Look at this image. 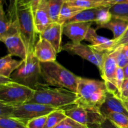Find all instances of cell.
Masks as SVG:
<instances>
[{"mask_svg":"<svg viewBox=\"0 0 128 128\" xmlns=\"http://www.w3.org/2000/svg\"><path fill=\"white\" fill-rule=\"evenodd\" d=\"M8 17L11 26L24 42L28 54L34 52L38 33L31 6L23 0H13L8 10Z\"/></svg>","mask_w":128,"mask_h":128,"instance_id":"obj_1","label":"cell"},{"mask_svg":"<svg viewBox=\"0 0 128 128\" xmlns=\"http://www.w3.org/2000/svg\"><path fill=\"white\" fill-rule=\"evenodd\" d=\"M35 92L28 103H36L56 109H62L75 104L78 100V94L68 90L60 88H52L40 82L33 88Z\"/></svg>","mask_w":128,"mask_h":128,"instance_id":"obj_2","label":"cell"},{"mask_svg":"<svg viewBox=\"0 0 128 128\" xmlns=\"http://www.w3.org/2000/svg\"><path fill=\"white\" fill-rule=\"evenodd\" d=\"M41 77L46 84L68 90L77 94L80 76L75 75L56 61L41 62Z\"/></svg>","mask_w":128,"mask_h":128,"instance_id":"obj_3","label":"cell"},{"mask_svg":"<svg viewBox=\"0 0 128 128\" xmlns=\"http://www.w3.org/2000/svg\"><path fill=\"white\" fill-rule=\"evenodd\" d=\"M108 90L104 81L80 78L78 84V100L75 104L100 110Z\"/></svg>","mask_w":128,"mask_h":128,"instance_id":"obj_4","label":"cell"},{"mask_svg":"<svg viewBox=\"0 0 128 128\" xmlns=\"http://www.w3.org/2000/svg\"><path fill=\"white\" fill-rule=\"evenodd\" d=\"M33 88L15 81L0 85V103L11 106L28 103L33 97Z\"/></svg>","mask_w":128,"mask_h":128,"instance_id":"obj_5","label":"cell"},{"mask_svg":"<svg viewBox=\"0 0 128 128\" xmlns=\"http://www.w3.org/2000/svg\"><path fill=\"white\" fill-rule=\"evenodd\" d=\"M41 76L40 61L36 58L34 52L28 55L23 64L11 75L14 81L33 88L39 83Z\"/></svg>","mask_w":128,"mask_h":128,"instance_id":"obj_6","label":"cell"},{"mask_svg":"<svg viewBox=\"0 0 128 128\" xmlns=\"http://www.w3.org/2000/svg\"><path fill=\"white\" fill-rule=\"evenodd\" d=\"M62 109L68 117L88 127L101 124L106 120L98 109L79 104H74Z\"/></svg>","mask_w":128,"mask_h":128,"instance_id":"obj_7","label":"cell"},{"mask_svg":"<svg viewBox=\"0 0 128 128\" xmlns=\"http://www.w3.org/2000/svg\"><path fill=\"white\" fill-rule=\"evenodd\" d=\"M11 118L18 119L27 124L30 120L41 116H46L56 108L36 103H26L12 106Z\"/></svg>","mask_w":128,"mask_h":128,"instance_id":"obj_8","label":"cell"},{"mask_svg":"<svg viewBox=\"0 0 128 128\" xmlns=\"http://www.w3.org/2000/svg\"><path fill=\"white\" fill-rule=\"evenodd\" d=\"M62 50L71 54L80 56L97 66L100 70L101 69L103 62L104 52L96 51L91 46H86L81 43L74 44L71 42L64 45Z\"/></svg>","mask_w":128,"mask_h":128,"instance_id":"obj_9","label":"cell"},{"mask_svg":"<svg viewBox=\"0 0 128 128\" xmlns=\"http://www.w3.org/2000/svg\"><path fill=\"white\" fill-rule=\"evenodd\" d=\"M117 63L114 56L108 52H104L103 62L100 70L101 77L103 79L108 92L114 94L120 98V93L116 84V72L118 70Z\"/></svg>","mask_w":128,"mask_h":128,"instance_id":"obj_10","label":"cell"},{"mask_svg":"<svg viewBox=\"0 0 128 128\" xmlns=\"http://www.w3.org/2000/svg\"><path fill=\"white\" fill-rule=\"evenodd\" d=\"M92 22H75L64 24L63 34L68 37L74 44H80L85 40Z\"/></svg>","mask_w":128,"mask_h":128,"instance_id":"obj_11","label":"cell"},{"mask_svg":"<svg viewBox=\"0 0 128 128\" xmlns=\"http://www.w3.org/2000/svg\"><path fill=\"white\" fill-rule=\"evenodd\" d=\"M100 111L106 118L108 115L112 112L123 114L128 117V110L124 102L110 92H108L105 102L100 108Z\"/></svg>","mask_w":128,"mask_h":128,"instance_id":"obj_12","label":"cell"},{"mask_svg":"<svg viewBox=\"0 0 128 128\" xmlns=\"http://www.w3.org/2000/svg\"><path fill=\"white\" fill-rule=\"evenodd\" d=\"M62 34L63 25L59 22H52L43 32L40 34V38L44 39L50 42L58 54L62 50Z\"/></svg>","mask_w":128,"mask_h":128,"instance_id":"obj_13","label":"cell"},{"mask_svg":"<svg viewBox=\"0 0 128 128\" xmlns=\"http://www.w3.org/2000/svg\"><path fill=\"white\" fill-rule=\"evenodd\" d=\"M11 56H18L24 61L28 57V51L24 42L18 33L6 37L2 40Z\"/></svg>","mask_w":128,"mask_h":128,"instance_id":"obj_14","label":"cell"},{"mask_svg":"<svg viewBox=\"0 0 128 128\" xmlns=\"http://www.w3.org/2000/svg\"><path fill=\"white\" fill-rule=\"evenodd\" d=\"M57 52L52 45L47 40L40 38L34 50V54L41 62L55 61Z\"/></svg>","mask_w":128,"mask_h":128,"instance_id":"obj_15","label":"cell"},{"mask_svg":"<svg viewBox=\"0 0 128 128\" xmlns=\"http://www.w3.org/2000/svg\"><path fill=\"white\" fill-rule=\"evenodd\" d=\"M85 40L91 44V46L96 51L100 52H109L114 44V40L99 36L96 30L91 28L89 30Z\"/></svg>","mask_w":128,"mask_h":128,"instance_id":"obj_16","label":"cell"},{"mask_svg":"<svg viewBox=\"0 0 128 128\" xmlns=\"http://www.w3.org/2000/svg\"><path fill=\"white\" fill-rule=\"evenodd\" d=\"M34 21L36 32L40 35L52 23L47 10L42 1L40 2L39 7L34 13Z\"/></svg>","mask_w":128,"mask_h":128,"instance_id":"obj_17","label":"cell"},{"mask_svg":"<svg viewBox=\"0 0 128 128\" xmlns=\"http://www.w3.org/2000/svg\"><path fill=\"white\" fill-rule=\"evenodd\" d=\"M23 60H13L10 54L4 56L0 60V75L11 78L12 72L16 71L23 64Z\"/></svg>","mask_w":128,"mask_h":128,"instance_id":"obj_18","label":"cell"},{"mask_svg":"<svg viewBox=\"0 0 128 128\" xmlns=\"http://www.w3.org/2000/svg\"><path fill=\"white\" fill-rule=\"evenodd\" d=\"M128 28V21L121 20V19L112 18L108 23L100 26L98 29L105 28L111 30L114 35V40H117L122 35L124 34Z\"/></svg>","mask_w":128,"mask_h":128,"instance_id":"obj_19","label":"cell"},{"mask_svg":"<svg viewBox=\"0 0 128 128\" xmlns=\"http://www.w3.org/2000/svg\"><path fill=\"white\" fill-rule=\"evenodd\" d=\"M100 7L83 10L73 18L67 21L64 24L75 22H96L98 17Z\"/></svg>","mask_w":128,"mask_h":128,"instance_id":"obj_20","label":"cell"},{"mask_svg":"<svg viewBox=\"0 0 128 128\" xmlns=\"http://www.w3.org/2000/svg\"><path fill=\"white\" fill-rule=\"evenodd\" d=\"M44 5L52 22H58L60 14L65 0H41Z\"/></svg>","mask_w":128,"mask_h":128,"instance_id":"obj_21","label":"cell"},{"mask_svg":"<svg viewBox=\"0 0 128 128\" xmlns=\"http://www.w3.org/2000/svg\"><path fill=\"white\" fill-rule=\"evenodd\" d=\"M17 33L15 29L11 26L8 18L6 16L4 11L3 4L1 2L0 7V40L2 41L4 38L14 34Z\"/></svg>","mask_w":128,"mask_h":128,"instance_id":"obj_22","label":"cell"},{"mask_svg":"<svg viewBox=\"0 0 128 128\" xmlns=\"http://www.w3.org/2000/svg\"><path fill=\"white\" fill-rule=\"evenodd\" d=\"M83 10H84L80 8L70 6L65 1L61 10V12H60L58 22L61 24L64 25L67 21L73 18L74 16L78 14Z\"/></svg>","mask_w":128,"mask_h":128,"instance_id":"obj_23","label":"cell"},{"mask_svg":"<svg viewBox=\"0 0 128 128\" xmlns=\"http://www.w3.org/2000/svg\"><path fill=\"white\" fill-rule=\"evenodd\" d=\"M67 117L63 109H57L48 115L44 128H54Z\"/></svg>","mask_w":128,"mask_h":128,"instance_id":"obj_24","label":"cell"},{"mask_svg":"<svg viewBox=\"0 0 128 128\" xmlns=\"http://www.w3.org/2000/svg\"><path fill=\"white\" fill-rule=\"evenodd\" d=\"M110 12L112 18L128 21V3H121L110 8Z\"/></svg>","mask_w":128,"mask_h":128,"instance_id":"obj_25","label":"cell"},{"mask_svg":"<svg viewBox=\"0 0 128 128\" xmlns=\"http://www.w3.org/2000/svg\"><path fill=\"white\" fill-rule=\"evenodd\" d=\"M66 2L70 6L80 8L84 10L102 6V0H76Z\"/></svg>","mask_w":128,"mask_h":128,"instance_id":"obj_26","label":"cell"},{"mask_svg":"<svg viewBox=\"0 0 128 128\" xmlns=\"http://www.w3.org/2000/svg\"><path fill=\"white\" fill-rule=\"evenodd\" d=\"M115 126L118 128H128V117L123 114L112 112L106 116Z\"/></svg>","mask_w":128,"mask_h":128,"instance_id":"obj_27","label":"cell"},{"mask_svg":"<svg viewBox=\"0 0 128 128\" xmlns=\"http://www.w3.org/2000/svg\"><path fill=\"white\" fill-rule=\"evenodd\" d=\"M0 128H27L24 121L13 118L0 117Z\"/></svg>","mask_w":128,"mask_h":128,"instance_id":"obj_28","label":"cell"},{"mask_svg":"<svg viewBox=\"0 0 128 128\" xmlns=\"http://www.w3.org/2000/svg\"><path fill=\"white\" fill-rule=\"evenodd\" d=\"M110 8L109 6H101L100 8L98 17L96 24H97V28L104 24L108 23L112 19V16L110 12Z\"/></svg>","mask_w":128,"mask_h":128,"instance_id":"obj_29","label":"cell"},{"mask_svg":"<svg viewBox=\"0 0 128 128\" xmlns=\"http://www.w3.org/2000/svg\"><path fill=\"white\" fill-rule=\"evenodd\" d=\"M110 53L115 58L118 67L124 68L128 64V58L125 55L121 47L118 48Z\"/></svg>","mask_w":128,"mask_h":128,"instance_id":"obj_30","label":"cell"},{"mask_svg":"<svg viewBox=\"0 0 128 128\" xmlns=\"http://www.w3.org/2000/svg\"><path fill=\"white\" fill-rule=\"evenodd\" d=\"M54 128H90L88 126L76 122L71 118L67 117Z\"/></svg>","mask_w":128,"mask_h":128,"instance_id":"obj_31","label":"cell"},{"mask_svg":"<svg viewBox=\"0 0 128 128\" xmlns=\"http://www.w3.org/2000/svg\"><path fill=\"white\" fill-rule=\"evenodd\" d=\"M47 118L48 115H46L30 120L26 124L27 128H44Z\"/></svg>","mask_w":128,"mask_h":128,"instance_id":"obj_32","label":"cell"},{"mask_svg":"<svg viewBox=\"0 0 128 128\" xmlns=\"http://www.w3.org/2000/svg\"><path fill=\"white\" fill-rule=\"evenodd\" d=\"M125 80L124 77V70L122 68H118L117 72H116V84L118 90L119 91V93L120 94L121 87L123 84L124 81Z\"/></svg>","mask_w":128,"mask_h":128,"instance_id":"obj_33","label":"cell"},{"mask_svg":"<svg viewBox=\"0 0 128 128\" xmlns=\"http://www.w3.org/2000/svg\"><path fill=\"white\" fill-rule=\"evenodd\" d=\"M13 108L11 106L0 103V117L8 118L11 117Z\"/></svg>","mask_w":128,"mask_h":128,"instance_id":"obj_34","label":"cell"},{"mask_svg":"<svg viewBox=\"0 0 128 128\" xmlns=\"http://www.w3.org/2000/svg\"><path fill=\"white\" fill-rule=\"evenodd\" d=\"M120 98L123 102L128 101V79L125 80L121 87L120 94Z\"/></svg>","mask_w":128,"mask_h":128,"instance_id":"obj_35","label":"cell"},{"mask_svg":"<svg viewBox=\"0 0 128 128\" xmlns=\"http://www.w3.org/2000/svg\"><path fill=\"white\" fill-rule=\"evenodd\" d=\"M128 3V0H102V6H111L117 4Z\"/></svg>","mask_w":128,"mask_h":128,"instance_id":"obj_36","label":"cell"},{"mask_svg":"<svg viewBox=\"0 0 128 128\" xmlns=\"http://www.w3.org/2000/svg\"><path fill=\"white\" fill-rule=\"evenodd\" d=\"M90 128H118L115 126L110 120L106 119L102 124L100 125H96L89 127Z\"/></svg>","mask_w":128,"mask_h":128,"instance_id":"obj_37","label":"cell"},{"mask_svg":"<svg viewBox=\"0 0 128 128\" xmlns=\"http://www.w3.org/2000/svg\"><path fill=\"white\" fill-rule=\"evenodd\" d=\"M23 1L24 2H26V3L29 4L31 6L34 13L38 10V8L39 7V5L40 4V2H41V0H23Z\"/></svg>","mask_w":128,"mask_h":128,"instance_id":"obj_38","label":"cell"},{"mask_svg":"<svg viewBox=\"0 0 128 128\" xmlns=\"http://www.w3.org/2000/svg\"><path fill=\"white\" fill-rule=\"evenodd\" d=\"M121 46H128V38L123 40V41L114 42L113 46H112V48L111 49V50L109 51V52H112V51L116 50V48H118L119 47H121Z\"/></svg>","mask_w":128,"mask_h":128,"instance_id":"obj_39","label":"cell"},{"mask_svg":"<svg viewBox=\"0 0 128 128\" xmlns=\"http://www.w3.org/2000/svg\"><path fill=\"white\" fill-rule=\"evenodd\" d=\"M12 81H13V80L11 78L5 77V76L0 75V85L6 84Z\"/></svg>","mask_w":128,"mask_h":128,"instance_id":"obj_40","label":"cell"},{"mask_svg":"<svg viewBox=\"0 0 128 128\" xmlns=\"http://www.w3.org/2000/svg\"><path fill=\"white\" fill-rule=\"evenodd\" d=\"M128 28L127 30L126 31V32L124 33L123 35H122V36H121L120 38L118 39L117 40H114V42L123 41V40H126V39H128Z\"/></svg>","mask_w":128,"mask_h":128,"instance_id":"obj_41","label":"cell"},{"mask_svg":"<svg viewBox=\"0 0 128 128\" xmlns=\"http://www.w3.org/2000/svg\"><path fill=\"white\" fill-rule=\"evenodd\" d=\"M124 72V77L125 80H128V64L125 68H123Z\"/></svg>","mask_w":128,"mask_h":128,"instance_id":"obj_42","label":"cell"},{"mask_svg":"<svg viewBox=\"0 0 128 128\" xmlns=\"http://www.w3.org/2000/svg\"><path fill=\"white\" fill-rule=\"evenodd\" d=\"M122 49V51L124 52L125 55L128 58V46H121Z\"/></svg>","mask_w":128,"mask_h":128,"instance_id":"obj_43","label":"cell"},{"mask_svg":"<svg viewBox=\"0 0 128 128\" xmlns=\"http://www.w3.org/2000/svg\"><path fill=\"white\" fill-rule=\"evenodd\" d=\"M124 104H125V105L126 106V107H127V108L128 110V101H127V102H124Z\"/></svg>","mask_w":128,"mask_h":128,"instance_id":"obj_44","label":"cell"},{"mask_svg":"<svg viewBox=\"0 0 128 128\" xmlns=\"http://www.w3.org/2000/svg\"><path fill=\"white\" fill-rule=\"evenodd\" d=\"M76 1V0H65V1Z\"/></svg>","mask_w":128,"mask_h":128,"instance_id":"obj_45","label":"cell"},{"mask_svg":"<svg viewBox=\"0 0 128 128\" xmlns=\"http://www.w3.org/2000/svg\"><path fill=\"white\" fill-rule=\"evenodd\" d=\"M4 1H6V0H4Z\"/></svg>","mask_w":128,"mask_h":128,"instance_id":"obj_46","label":"cell"}]
</instances>
